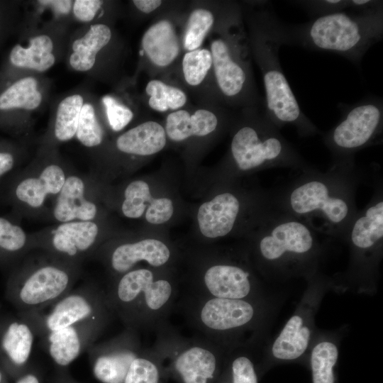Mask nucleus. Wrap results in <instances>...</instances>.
<instances>
[{
  "label": "nucleus",
  "instance_id": "nucleus-1",
  "mask_svg": "<svg viewBox=\"0 0 383 383\" xmlns=\"http://www.w3.org/2000/svg\"><path fill=\"white\" fill-rule=\"evenodd\" d=\"M247 20L250 49L262 74L265 115L278 128L292 124L301 135L314 134L317 128L302 112L281 67L282 21L272 4L266 1L253 4Z\"/></svg>",
  "mask_w": 383,
  "mask_h": 383
},
{
  "label": "nucleus",
  "instance_id": "nucleus-2",
  "mask_svg": "<svg viewBox=\"0 0 383 383\" xmlns=\"http://www.w3.org/2000/svg\"><path fill=\"white\" fill-rule=\"evenodd\" d=\"M281 33L284 45L332 52L359 65L366 52L382 38L383 8L349 9L301 24L282 21Z\"/></svg>",
  "mask_w": 383,
  "mask_h": 383
},
{
  "label": "nucleus",
  "instance_id": "nucleus-3",
  "mask_svg": "<svg viewBox=\"0 0 383 383\" xmlns=\"http://www.w3.org/2000/svg\"><path fill=\"white\" fill-rule=\"evenodd\" d=\"M276 297L231 299L204 296L194 309V321L229 350L255 345L265 336L279 304Z\"/></svg>",
  "mask_w": 383,
  "mask_h": 383
},
{
  "label": "nucleus",
  "instance_id": "nucleus-4",
  "mask_svg": "<svg viewBox=\"0 0 383 383\" xmlns=\"http://www.w3.org/2000/svg\"><path fill=\"white\" fill-rule=\"evenodd\" d=\"M209 50L222 101L234 108L264 105L254 82L249 42L241 22L222 29L220 36L211 40Z\"/></svg>",
  "mask_w": 383,
  "mask_h": 383
},
{
  "label": "nucleus",
  "instance_id": "nucleus-5",
  "mask_svg": "<svg viewBox=\"0 0 383 383\" xmlns=\"http://www.w3.org/2000/svg\"><path fill=\"white\" fill-rule=\"evenodd\" d=\"M241 111V125L231 144V156L239 170L296 163L300 160L265 115L264 105L243 108Z\"/></svg>",
  "mask_w": 383,
  "mask_h": 383
},
{
  "label": "nucleus",
  "instance_id": "nucleus-6",
  "mask_svg": "<svg viewBox=\"0 0 383 383\" xmlns=\"http://www.w3.org/2000/svg\"><path fill=\"white\" fill-rule=\"evenodd\" d=\"M258 252L271 278L303 276L308 280L316 275L318 245L309 227L299 221L274 225L259 241Z\"/></svg>",
  "mask_w": 383,
  "mask_h": 383
},
{
  "label": "nucleus",
  "instance_id": "nucleus-7",
  "mask_svg": "<svg viewBox=\"0 0 383 383\" xmlns=\"http://www.w3.org/2000/svg\"><path fill=\"white\" fill-rule=\"evenodd\" d=\"M174 289L165 279H155L148 269L123 274L113 290L106 294L111 310L118 313L129 328L155 323L169 309Z\"/></svg>",
  "mask_w": 383,
  "mask_h": 383
},
{
  "label": "nucleus",
  "instance_id": "nucleus-8",
  "mask_svg": "<svg viewBox=\"0 0 383 383\" xmlns=\"http://www.w3.org/2000/svg\"><path fill=\"white\" fill-rule=\"evenodd\" d=\"M331 289H334L333 280L316 274L308 279L307 287L294 313L263 350L269 359L284 362L308 358L318 331L315 317L323 296Z\"/></svg>",
  "mask_w": 383,
  "mask_h": 383
},
{
  "label": "nucleus",
  "instance_id": "nucleus-9",
  "mask_svg": "<svg viewBox=\"0 0 383 383\" xmlns=\"http://www.w3.org/2000/svg\"><path fill=\"white\" fill-rule=\"evenodd\" d=\"M383 238V201L371 205L354 223L350 243L352 259L345 279L335 283L339 292L373 295Z\"/></svg>",
  "mask_w": 383,
  "mask_h": 383
},
{
  "label": "nucleus",
  "instance_id": "nucleus-10",
  "mask_svg": "<svg viewBox=\"0 0 383 383\" xmlns=\"http://www.w3.org/2000/svg\"><path fill=\"white\" fill-rule=\"evenodd\" d=\"M338 106L343 113L341 120L324 137L334 153L340 156L352 154L370 145L382 133V98L370 96L355 104Z\"/></svg>",
  "mask_w": 383,
  "mask_h": 383
},
{
  "label": "nucleus",
  "instance_id": "nucleus-11",
  "mask_svg": "<svg viewBox=\"0 0 383 383\" xmlns=\"http://www.w3.org/2000/svg\"><path fill=\"white\" fill-rule=\"evenodd\" d=\"M48 307L49 311L45 313L27 312V321L41 336L74 325L106 323L111 310L106 294L88 288L71 290Z\"/></svg>",
  "mask_w": 383,
  "mask_h": 383
},
{
  "label": "nucleus",
  "instance_id": "nucleus-12",
  "mask_svg": "<svg viewBox=\"0 0 383 383\" xmlns=\"http://www.w3.org/2000/svg\"><path fill=\"white\" fill-rule=\"evenodd\" d=\"M72 275L59 266H40L25 277L16 289V301L26 312L42 311L72 290Z\"/></svg>",
  "mask_w": 383,
  "mask_h": 383
},
{
  "label": "nucleus",
  "instance_id": "nucleus-13",
  "mask_svg": "<svg viewBox=\"0 0 383 383\" xmlns=\"http://www.w3.org/2000/svg\"><path fill=\"white\" fill-rule=\"evenodd\" d=\"M289 206L299 215L318 214L333 225H340L350 216L349 201L326 182L307 180L290 194Z\"/></svg>",
  "mask_w": 383,
  "mask_h": 383
},
{
  "label": "nucleus",
  "instance_id": "nucleus-14",
  "mask_svg": "<svg viewBox=\"0 0 383 383\" xmlns=\"http://www.w3.org/2000/svg\"><path fill=\"white\" fill-rule=\"evenodd\" d=\"M231 350L218 344L189 343L170 354L169 372L180 383H214L223 353Z\"/></svg>",
  "mask_w": 383,
  "mask_h": 383
},
{
  "label": "nucleus",
  "instance_id": "nucleus-15",
  "mask_svg": "<svg viewBox=\"0 0 383 383\" xmlns=\"http://www.w3.org/2000/svg\"><path fill=\"white\" fill-rule=\"evenodd\" d=\"M133 329L104 343L91 345L94 377L102 383H123L132 362L141 353Z\"/></svg>",
  "mask_w": 383,
  "mask_h": 383
},
{
  "label": "nucleus",
  "instance_id": "nucleus-16",
  "mask_svg": "<svg viewBox=\"0 0 383 383\" xmlns=\"http://www.w3.org/2000/svg\"><path fill=\"white\" fill-rule=\"evenodd\" d=\"M205 296L231 299H258L268 296L250 271L238 265L217 264L203 277Z\"/></svg>",
  "mask_w": 383,
  "mask_h": 383
},
{
  "label": "nucleus",
  "instance_id": "nucleus-17",
  "mask_svg": "<svg viewBox=\"0 0 383 383\" xmlns=\"http://www.w3.org/2000/svg\"><path fill=\"white\" fill-rule=\"evenodd\" d=\"M105 323L94 322L74 325L48 332L42 337L50 357L56 364L64 367L89 350Z\"/></svg>",
  "mask_w": 383,
  "mask_h": 383
},
{
  "label": "nucleus",
  "instance_id": "nucleus-18",
  "mask_svg": "<svg viewBox=\"0 0 383 383\" xmlns=\"http://www.w3.org/2000/svg\"><path fill=\"white\" fill-rule=\"evenodd\" d=\"M240 211V202L233 194L226 192L202 204L197 213L201 233L205 237L225 236L233 229Z\"/></svg>",
  "mask_w": 383,
  "mask_h": 383
},
{
  "label": "nucleus",
  "instance_id": "nucleus-19",
  "mask_svg": "<svg viewBox=\"0 0 383 383\" xmlns=\"http://www.w3.org/2000/svg\"><path fill=\"white\" fill-rule=\"evenodd\" d=\"M141 45L150 62L156 67L170 65L179 56L181 44L174 24L162 19L152 24L144 33Z\"/></svg>",
  "mask_w": 383,
  "mask_h": 383
},
{
  "label": "nucleus",
  "instance_id": "nucleus-20",
  "mask_svg": "<svg viewBox=\"0 0 383 383\" xmlns=\"http://www.w3.org/2000/svg\"><path fill=\"white\" fill-rule=\"evenodd\" d=\"M170 257L168 247L156 239H144L133 243H124L114 249L111 255V268L116 272L125 274L140 261L153 267H160Z\"/></svg>",
  "mask_w": 383,
  "mask_h": 383
},
{
  "label": "nucleus",
  "instance_id": "nucleus-21",
  "mask_svg": "<svg viewBox=\"0 0 383 383\" xmlns=\"http://www.w3.org/2000/svg\"><path fill=\"white\" fill-rule=\"evenodd\" d=\"M343 333L342 329L330 331L318 329L308 357L312 383L335 382L334 370Z\"/></svg>",
  "mask_w": 383,
  "mask_h": 383
},
{
  "label": "nucleus",
  "instance_id": "nucleus-22",
  "mask_svg": "<svg viewBox=\"0 0 383 383\" xmlns=\"http://www.w3.org/2000/svg\"><path fill=\"white\" fill-rule=\"evenodd\" d=\"M220 117L212 110L198 109L191 112L179 109L170 112L166 118V135L173 141H183L190 137H204L216 131Z\"/></svg>",
  "mask_w": 383,
  "mask_h": 383
},
{
  "label": "nucleus",
  "instance_id": "nucleus-23",
  "mask_svg": "<svg viewBox=\"0 0 383 383\" xmlns=\"http://www.w3.org/2000/svg\"><path fill=\"white\" fill-rule=\"evenodd\" d=\"M96 205L84 198V184L78 177L65 179L60 192L53 213L55 218L63 223L74 219L90 221L96 214Z\"/></svg>",
  "mask_w": 383,
  "mask_h": 383
},
{
  "label": "nucleus",
  "instance_id": "nucleus-24",
  "mask_svg": "<svg viewBox=\"0 0 383 383\" xmlns=\"http://www.w3.org/2000/svg\"><path fill=\"white\" fill-rule=\"evenodd\" d=\"M166 142L165 128L156 121H148L121 135L116 144L122 152L147 156L162 150Z\"/></svg>",
  "mask_w": 383,
  "mask_h": 383
},
{
  "label": "nucleus",
  "instance_id": "nucleus-25",
  "mask_svg": "<svg viewBox=\"0 0 383 383\" xmlns=\"http://www.w3.org/2000/svg\"><path fill=\"white\" fill-rule=\"evenodd\" d=\"M98 233L97 225L90 221L66 222L53 233L52 244L58 252L74 257L91 248Z\"/></svg>",
  "mask_w": 383,
  "mask_h": 383
},
{
  "label": "nucleus",
  "instance_id": "nucleus-26",
  "mask_svg": "<svg viewBox=\"0 0 383 383\" xmlns=\"http://www.w3.org/2000/svg\"><path fill=\"white\" fill-rule=\"evenodd\" d=\"M65 182L62 169L56 165L46 167L38 178L21 181L14 190L18 200L33 208L43 205L48 194L60 193Z\"/></svg>",
  "mask_w": 383,
  "mask_h": 383
},
{
  "label": "nucleus",
  "instance_id": "nucleus-27",
  "mask_svg": "<svg viewBox=\"0 0 383 383\" xmlns=\"http://www.w3.org/2000/svg\"><path fill=\"white\" fill-rule=\"evenodd\" d=\"M111 38V31L105 24L91 26L82 38L72 44L73 52L70 57L71 67L80 72L91 70L95 64L96 54L104 48Z\"/></svg>",
  "mask_w": 383,
  "mask_h": 383
},
{
  "label": "nucleus",
  "instance_id": "nucleus-28",
  "mask_svg": "<svg viewBox=\"0 0 383 383\" xmlns=\"http://www.w3.org/2000/svg\"><path fill=\"white\" fill-rule=\"evenodd\" d=\"M52 50L53 43L49 36L38 35L30 40L27 48L16 44L10 52L9 59L16 67L44 72L55 64Z\"/></svg>",
  "mask_w": 383,
  "mask_h": 383
},
{
  "label": "nucleus",
  "instance_id": "nucleus-29",
  "mask_svg": "<svg viewBox=\"0 0 383 383\" xmlns=\"http://www.w3.org/2000/svg\"><path fill=\"white\" fill-rule=\"evenodd\" d=\"M35 333L27 320L10 323L0 340L2 352L16 365H25L32 353Z\"/></svg>",
  "mask_w": 383,
  "mask_h": 383
},
{
  "label": "nucleus",
  "instance_id": "nucleus-30",
  "mask_svg": "<svg viewBox=\"0 0 383 383\" xmlns=\"http://www.w3.org/2000/svg\"><path fill=\"white\" fill-rule=\"evenodd\" d=\"M42 95L38 90V82L31 77L13 83L0 94V110L23 109L33 110L39 106Z\"/></svg>",
  "mask_w": 383,
  "mask_h": 383
},
{
  "label": "nucleus",
  "instance_id": "nucleus-31",
  "mask_svg": "<svg viewBox=\"0 0 383 383\" xmlns=\"http://www.w3.org/2000/svg\"><path fill=\"white\" fill-rule=\"evenodd\" d=\"M145 92L149 96V106L158 112L181 109L187 101V96L181 89L159 79L149 81Z\"/></svg>",
  "mask_w": 383,
  "mask_h": 383
},
{
  "label": "nucleus",
  "instance_id": "nucleus-32",
  "mask_svg": "<svg viewBox=\"0 0 383 383\" xmlns=\"http://www.w3.org/2000/svg\"><path fill=\"white\" fill-rule=\"evenodd\" d=\"M215 22V14L209 9L197 8L190 13L182 38V45L186 52L201 48Z\"/></svg>",
  "mask_w": 383,
  "mask_h": 383
},
{
  "label": "nucleus",
  "instance_id": "nucleus-33",
  "mask_svg": "<svg viewBox=\"0 0 383 383\" xmlns=\"http://www.w3.org/2000/svg\"><path fill=\"white\" fill-rule=\"evenodd\" d=\"M83 105L79 94L69 96L59 104L55 123V135L59 140H69L76 134Z\"/></svg>",
  "mask_w": 383,
  "mask_h": 383
},
{
  "label": "nucleus",
  "instance_id": "nucleus-34",
  "mask_svg": "<svg viewBox=\"0 0 383 383\" xmlns=\"http://www.w3.org/2000/svg\"><path fill=\"white\" fill-rule=\"evenodd\" d=\"M160 355L140 353L131 363L123 383H163L166 374Z\"/></svg>",
  "mask_w": 383,
  "mask_h": 383
},
{
  "label": "nucleus",
  "instance_id": "nucleus-35",
  "mask_svg": "<svg viewBox=\"0 0 383 383\" xmlns=\"http://www.w3.org/2000/svg\"><path fill=\"white\" fill-rule=\"evenodd\" d=\"M184 79L191 87L200 85L212 70V56L209 49L200 48L186 52L182 60Z\"/></svg>",
  "mask_w": 383,
  "mask_h": 383
},
{
  "label": "nucleus",
  "instance_id": "nucleus-36",
  "mask_svg": "<svg viewBox=\"0 0 383 383\" xmlns=\"http://www.w3.org/2000/svg\"><path fill=\"white\" fill-rule=\"evenodd\" d=\"M124 196L122 212L130 218L140 217L145 211L146 205L149 206L153 199L148 184L142 180L130 183L125 190Z\"/></svg>",
  "mask_w": 383,
  "mask_h": 383
},
{
  "label": "nucleus",
  "instance_id": "nucleus-37",
  "mask_svg": "<svg viewBox=\"0 0 383 383\" xmlns=\"http://www.w3.org/2000/svg\"><path fill=\"white\" fill-rule=\"evenodd\" d=\"M248 346H238L228 353L231 383H258L254 362L247 353Z\"/></svg>",
  "mask_w": 383,
  "mask_h": 383
},
{
  "label": "nucleus",
  "instance_id": "nucleus-38",
  "mask_svg": "<svg viewBox=\"0 0 383 383\" xmlns=\"http://www.w3.org/2000/svg\"><path fill=\"white\" fill-rule=\"evenodd\" d=\"M76 135L86 147L97 146L102 142L104 131L90 104H84L82 108Z\"/></svg>",
  "mask_w": 383,
  "mask_h": 383
},
{
  "label": "nucleus",
  "instance_id": "nucleus-39",
  "mask_svg": "<svg viewBox=\"0 0 383 383\" xmlns=\"http://www.w3.org/2000/svg\"><path fill=\"white\" fill-rule=\"evenodd\" d=\"M26 243V235L18 225L7 218L0 217V250L16 253L21 250Z\"/></svg>",
  "mask_w": 383,
  "mask_h": 383
},
{
  "label": "nucleus",
  "instance_id": "nucleus-40",
  "mask_svg": "<svg viewBox=\"0 0 383 383\" xmlns=\"http://www.w3.org/2000/svg\"><path fill=\"white\" fill-rule=\"evenodd\" d=\"M289 2L301 7L312 19L345 11L349 6L348 0H304Z\"/></svg>",
  "mask_w": 383,
  "mask_h": 383
},
{
  "label": "nucleus",
  "instance_id": "nucleus-41",
  "mask_svg": "<svg viewBox=\"0 0 383 383\" xmlns=\"http://www.w3.org/2000/svg\"><path fill=\"white\" fill-rule=\"evenodd\" d=\"M102 101L106 109L109 123L113 131H121L133 119V111L113 96L106 95L103 97Z\"/></svg>",
  "mask_w": 383,
  "mask_h": 383
},
{
  "label": "nucleus",
  "instance_id": "nucleus-42",
  "mask_svg": "<svg viewBox=\"0 0 383 383\" xmlns=\"http://www.w3.org/2000/svg\"><path fill=\"white\" fill-rule=\"evenodd\" d=\"M172 201L167 198H153L146 209L145 218L152 224H161L170 219L173 214Z\"/></svg>",
  "mask_w": 383,
  "mask_h": 383
},
{
  "label": "nucleus",
  "instance_id": "nucleus-43",
  "mask_svg": "<svg viewBox=\"0 0 383 383\" xmlns=\"http://www.w3.org/2000/svg\"><path fill=\"white\" fill-rule=\"evenodd\" d=\"M103 4L99 0H77L74 3L75 17L83 22L91 21Z\"/></svg>",
  "mask_w": 383,
  "mask_h": 383
},
{
  "label": "nucleus",
  "instance_id": "nucleus-44",
  "mask_svg": "<svg viewBox=\"0 0 383 383\" xmlns=\"http://www.w3.org/2000/svg\"><path fill=\"white\" fill-rule=\"evenodd\" d=\"M383 8L382 1L376 0H349L348 9L356 11H365Z\"/></svg>",
  "mask_w": 383,
  "mask_h": 383
},
{
  "label": "nucleus",
  "instance_id": "nucleus-45",
  "mask_svg": "<svg viewBox=\"0 0 383 383\" xmlns=\"http://www.w3.org/2000/svg\"><path fill=\"white\" fill-rule=\"evenodd\" d=\"M135 6L144 13H150L157 9L162 4L160 0H134Z\"/></svg>",
  "mask_w": 383,
  "mask_h": 383
},
{
  "label": "nucleus",
  "instance_id": "nucleus-46",
  "mask_svg": "<svg viewBox=\"0 0 383 383\" xmlns=\"http://www.w3.org/2000/svg\"><path fill=\"white\" fill-rule=\"evenodd\" d=\"M14 166L13 155L9 152L0 151V179Z\"/></svg>",
  "mask_w": 383,
  "mask_h": 383
},
{
  "label": "nucleus",
  "instance_id": "nucleus-47",
  "mask_svg": "<svg viewBox=\"0 0 383 383\" xmlns=\"http://www.w3.org/2000/svg\"><path fill=\"white\" fill-rule=\"evenodd\" d=\"M38 2L43 5L50 6L60 14H67L70 11L72 5V1L67 0L38 1Z\"/></svg>",
  "mask_w": 383,
  "mask_h": 383
},
{
  "label": "nucleus",
  "instance_id": "nucleus-48",
  "mask_svg": "<svg viewBox=\"0 0 383 383\" xmlns=\"http://www.w3.org/2000/svg\"><path fill=\"white\" fill-rule=\"evenodd\" d=\"M16 383H40L38 377L33 374L22 377Z\"/></svg>",
  "mask_w": 383,
  "mask_h": 383
},
{
  "label": "nucleus",
  "instance_id": "nucleus-49",
  "mask_svg": "<svg viewBox=\"0 0 383 383\" xmlns=\"http://www.w3.org/2000/svg\"><path fill=\"white\" fill-rule=\"evenodd\" d=\"M1 379H2V376H1V373L0 372V383L1 382Z\"/></svg>",
  "mask_w": 383,
  "mask_h": 383
},
{
  "label": "nucleus",
  "instance_id": "nucleus-50",
  "mask_svg": "<svg viewBox=\"0 0 383 383\" xmlns=\"http://www.w3.org/2000/svg\"><path fill=\"white\" fill-rule=\"evenodd\" d=\"M218 383H229L228 382H218Z\"/></svg>",
  "mask_w": 383,
  "mask_h": 383
}]
</instances>
